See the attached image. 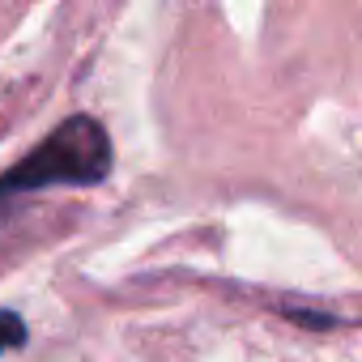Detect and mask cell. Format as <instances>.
I'll use <instances>...</instances> for the list:
<instances>
[{"instance_id": "6da1fadb", "label": "cell", "mask_w": 362, "mask_h": 362, "mask_svg": "<svg viewBox=\"0 0 362 362\" xmlns=\"http://www.w3.org/2000/svg\"><path fill=\"white\" fill-rule=\"evenodd\" d=\"M111 170V141L107 128L90 115L64 119L30 158H22L9 175H0V197L13 192H35V188H56V184H77L90 188Z\"/></svg>"}, {"instance_id": "7a4b0ae2", "label": "cell", "mask_w": 362, "mask_h": 362, "mask_svg": "<svg viewBox=\"0 0 362 362\" xmlns=\"http://www.w3.org/2000/svg\"><path fill=\"white\" fill-rule=\"evenodd\" d=\"M22 341H26V324H22V315L0 311V354H5V349H18Z\"/></svg>"}]
</instances>
